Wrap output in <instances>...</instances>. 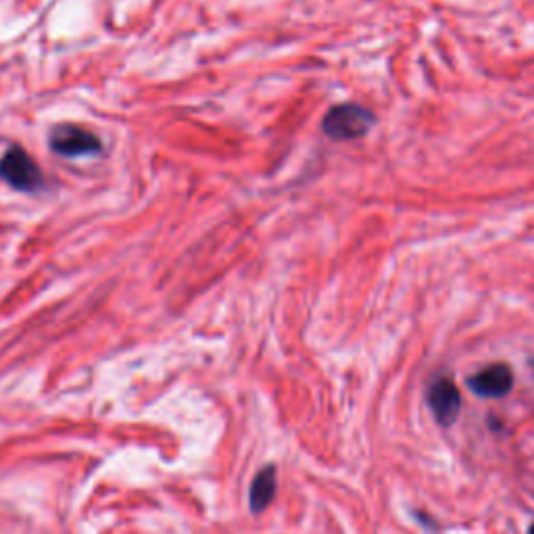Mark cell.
<instances>
[{
  "mask_svg": "<svg viewBox=\"0 0 534 534\" xmlns=\"http://www.w3.org/2000/svg\"><path fill=\"white\" fill-rule=\"evenodd\" d=\"M374 126V115L370 109L355 105V103H345L332 107L324 121L322 130L328 138L332 140H355L366 136L370 128Z\"/></svg>",
  "mask_w": 534,
  "mask_h": 534,
  "instance_id": "cell-1",
  "label": "cell"
},
{
  "mask_svg": "<svg viewBox=\"0 0 534 534\" xmlns=\"http://www.w3.org/2000/svg\"><path fill=\"white\" fill-rule=\"evenodd\" d=\"M0 178L21 192H36L44 184L38 163L21 147H11L0 159Z\"/></svg>",
  "mask_w": 534,
  "mask_h": 534,
  "instance_id": "cell-2",
  "label": "cell"
},
{
  "mask_svg": "<svg viewBox=\"0 0 534 534\" xmlns=\"http://www.w3.org/2000/svg\"><path fill=\"white\" fill-rule=\"evenodd\" d=\"M48 144H51L53 153H57L61 157H69V159L101 153V140L99 138H96L92 132H88L80 126H71V124L57 126L51 132Z\"/></svg>",
  "mask_w": 534,
  "mask_h": 534,
  "instance_id": "cell-3",
  "label": "cell"
},
{
  "mask_svg": "<svg viewBox=\"0 0 534 534\" xmlns=\"http://www.w3.org/2000/svg\"><path fill=\"white\" fill-rule=\"evenodd\" d=\"M514 370L507 363H491L468 378V388L482 399H501L514 391Z\"/></svg>",
  "mask_w": 534,
  "mask_h": 534,
  "instance_id": "cell-4",
  "label": "cell"
},
{
  "mask_svg": "<svg viewBox=\"0 0 534 534\" xmlns=\"http://www.w3.org/2000/svg\"><path fill=\"white\" fill-rule=\"evenodd\" d=\"M426 399L436 422L441 426L455 424L461 411V393L451 378H436L428 386Z\"/></svg>",
  "mask_w": 534,
  "mask_h": 534,
  "instance_id": "cell-5",
  "label": "cell"
},
{
  "mask_svg": "<svg viewBox=\"0 0 534 534\" xmlns=\"http://www.w3.org/2000/svg\"><path fill=\"white\" fill-rule=\"evenodd\" d=\"M276 495V468L274 466H265L259 470L251 482L249 489V505L251 512L259 514L263 509L272 503Z\"/></svg>",
  "mask_w": 534,
  "mask_h": 534,
  "instance_id": "cell-6",
  "label": "cell"
},
{
  "mask_svg": "<svg viewBox=\"0 0 534 534\" xmlns=\"http://www.w3.org/2000/svg\"><path fill=\"white\" fill-rule=\"evenodd\" d=\"M528 534H534V522L530 524V528H528Z\"/></svg>",
  "mask_w": 534,
  "mask_h": 534,
  "instance_id": "cell-7",
  "label": "cell"
},
{
  "mask_svg": "<svg viewBox=\"0 0 534 534\" xmlns=\"http://www.w3.org/2000/svg\"><path fill=\"white\" fill-rule=\"evenodd\" d=\"M530 368H532V372H534V357L530 359Z\"/></svg>",
  "mask_w": 534,
  "mask_h": 534,
  "instance_id": "cell-8",
  "label": "cell"
}]
</instances>
